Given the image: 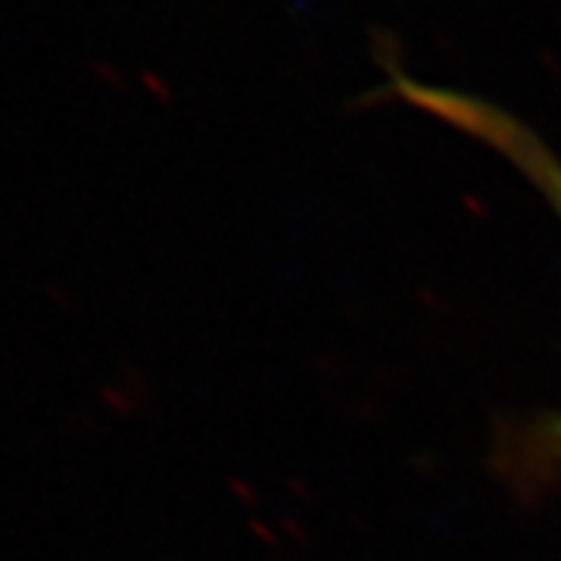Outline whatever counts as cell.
Wrapping results in <instances>:
<instances>
[{"mask_svg": "<svg viewBox=\"0 0 561 561\" xmlns=\"http://www.w3.org/2000/svg\"><path fill=\"white\" fill-rule=\"evenodd\" d=\"M390 94L421 110V113L440 119L443 125L456 128L461 135L481 140L483 147L496 150L500 157L512 162L524 179L540 191L546 203L556 209V216L561 219L559 153L527 122H522L515 113L502 110L496 103H490L486 98L471 94V91L415 81L409 79L405 72H393L390 76Z\"/></svg>", "mask_w": 561, "mask_h": 561, "instance_id": "1", "label": "cell"}, {"mask_svg": "<svg viewBox=\"0 0 561 561\" xmlns=\"http://www.w3.org/2000/svg\"><path fill=\"white\" fill-rule=\"evenodd\" d=\"M556 434H559V437H561V421H559V424H556Z\"/></svg>", "mask_w": 561, "mask_h": 561, "instance_id": "2", "label": "cell"}]
</instances>
